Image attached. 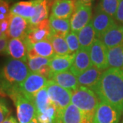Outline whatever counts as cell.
I'll return each mask as SVG.
<instances>
[{"label": "cell", "mask_w": 123, "mask_h": 123, "mask_svg": "<svg viewBox=\"0 0 123 123\" xmlns=\"http://www.w3.org/2000/svg\"><path fill=\"white\" fill-rule=\"evenodd\" d=\"M46 88L50 100L57 109V114L63 112L70 105L73 92L62 88L52 80H49Z\"/></svg>", "instance_id": "cell-5"}, {"label": "cell", "mask_w": 123, "mask_h": 123, "mask_svg": "<svg viewBox=\"0 0 123 123\" xmlns=\"http://www.w3.org/2000/svg\"><path fill=\"white\" fill-rule=\"evenodd\" d=\"M49 40L53 46L54 52L58 55H66L70 53L69 48L64 37L60 36H51Z\"/></svg>", "instance_id": "cell-28"}, {"label": "cell", "mask_w": 123, "mask_h": 123, "mask_svg": "<svg viewBox=\"0 0 123 123\" xmlns=\"http://www.w3.org/2000/svg\"><path fill=\"white\" fill-rule=\"evenodd\" d=\"M33 1H34V0H33ZM47 1H48L49 4V6L51 7V6H52V4L53 3V1H54V0H47Z\"/></svg>", "instance_id": "cell-40"}, {"label": "cell", "mask_w": 123, "mask_h": 123, "mask_svg": "<svg viewBox=\"0 0 123 123\" xmlns=\"http://www.w3.org/2000/svg\"><path fill=\"white\" fill-rule=\"evenodd\" d=\"M66 40L68 47L69 48L70 53H76L78 50L80 49V45H79V39H78V36L77 35L76 32L74 31H70L64 37Z\"/></svg>", "instance_id": "cell-32"}, {"label": "cell", "mask_w": 123, "mask_h": 123, "mask_svg": "<svg viewBox=\"0 0 123 123\" xmlns=\"http://www.w3.org/2000/svg\"><path fill=\"white\" fill-rule=\"evenodd\" d=\"M92 66L93 65L90 60L89 49H79V50L75 53L70 71L75 76H78Z\"/></svg>", "instance_id": "cell-14"}, {"label": "cell", "mask_w": 123, "mask_h": 123, "mask_svg": "<svg viewBox=\"0 0 123 123\" xmlns=\"http://www.w3.org/2000/svg\"><path fill=\"white\" fill-rule=\"evenodd\" d=\"M107 57L108 67L123 69V44L107 49Z\"/></svg>", "instance_id": "cell-26"}, {"label": "cell", "mask_w": 123, "mask_h": 123, "mask_svg": "<svg viewBox=\"0 0 123 123\" xmlns=\"http://www.w3.org/2000/svg\"><path fill=\"white\" fill-rule=\"evenodd\" d=\"M3 123H18L17 119L13 116H10L8 118L5 120Z\"/></svg>", "instance_id": "cell-38"}, {"label": "cell", "mask_w": 123, "mask_h": 123, "mask_svg": "<svg viewBox=\"0 0 123 123\" xmlns=\"http://www.w3.org/2000/svg\"><path fill=\"white\" fill-rule=\"evenodd\" d=\"M10 110L4 98H0V123H3L10 116Z\"/></svg>", "instance_id": "cell-33"}, {"label": "cell", "mask_w": 123, "mask_h": 123, "mask_svg": "<svg viewBox=\"0 0 123 123\" xmlns=\"http://www.w3.org/2000/svg\"><path fill=\"white\" fill-rule=\"evenodd\" d=\"M29 29L28 21L10 12V25L6 36L8 38H19L25 40L26 38Z\"/></svg>", "instance_id": "cell-9"}, {"label": "cell", "mask_w": 123, "mask_h": 123, "mask_svg": "<svg viewBox=\"0 0 123 123\" xmlns=\"http://www.w3.org/2000/svg\"><path fill=\"white\" fill-rule=\"evenodd\" d=\"M71 103L85 116L88 123H92L94 114L100 104V99L90 88L79 86L72 92Z\"/></svg>", "instance_id": "cell-3"}, {"label": "cell", "mask_w": 123, "mask_h": 123, "mask_svg": "<svg viewBox=\"0 0 123 123\" xmlns=\"http://www.w3.org/2000/svg\"><path fill=\"white\" fill-rule=\"evenodd\" d=\"M74 56L75 53L66 55H55V56L50 59L49 64L52 73L64 72L70 69L74 60Z\"/></svg>", "instance_id": "cell-21"}, {"label": "cell", "mask_w": 123, "mask_h": 123, "mask_svg": "<svg viewBox=\"0 0 123 123\" xmlns=\"http://www.w3.org/2000/svg\"><path fill=\"white\" fill-rule=\"evenodd\" d=\"M49 24L51 30V36H60L65 37L66 35L70 32V23L69 19H63L50 15Z\"/></svg>", "instance_id": "cell-24"}, {"label": "cell", "mask_w": 123, "mask_h": 123, "mask_svg": "<svg viewBox=\"0 0 123 123\" xmlns=\"http://www.w3.org/2000/svg\"><path fill=\"white\" fill-rule=\"evenodd\" d=\"M9 25H10V14H9L8 17L6 19L0 21V31L3 34H6L7 31L8 30Z\"/></svg>", "instance_id": "cell-36"}, {"label": "cell", "mask_w": 123, "mask_h": 123, "mask_svg": "<svg viewBox=\"0 0 123 123\" xmlns=\"http://www.w3.org/2000/svg\"><path fill=\"white\" fill-rule=\"evenodd\" d=\"M51 58H46V57H37L32 58V59H28L27 64L28 68L30 70V72L38 73L43 66H47L49 64Z\"/></svg>", "instance_id": "cell-31"}, {"label": "cell", "mask_w": 123, "mask_h": 123, "mask_svg": "<svg viewBox=\"0 0 123 123\" xmlns=\"http://www.w3.org/2000/svg\"><path fill=\"white\" fill-rule=\"evenodd\" d=\"M55 123H88L83 113L72 103L57 114Z\"/></svg>", "instance_id": "cell-17"}, {"label": "cell", "mask_w": 123, "mask_h": 123, "mask_svg": "<svg viewBox=\"0 0 123 123\" xmlns=\"http://www.w3.org/2000/svg\"><path fill=\"white\" fill-rule=\"evenodd\" d=\"M36 11L34 15L28 20L29 25L33 26L47 19L50 6L47 0H35Z\"/></svg>", "instance_id": "cell-25"}, {"label": "cell", "mask_w": 123, "mask_h": 123, "mask_svg": "<svg viewBox=\"0 0 123 123\" xmlns=\"http://www.w3.org/2000/svg\"><path fill=\"white\" fill-rule=\"evenodd\" d=\"M92 90L101 101L114 106L123 114V69L110 68L103 71Z\"/></svg>", "instance_id": "cell-1"}, {"label": "cell", "mask_w": 123, "mask_h": 123, "mask_svg": "<svg viewBox=\"0 0 123 123\" xmlns=\"http://www.w3.org/2000/svg\"><path fill=\"white\" fill-rule=\"evenodd\" d=\"M49 79L38 73H31L25 81L18 86V90L27 98L34 101L36 94L45 88Z\"/></svg>", "instance_id": "cell-6"}, {"label": "cell", "mask_w": 123, "mask_h": 123, "mask_svg": "<svg viewBox=\"0 0 123 123\" xmlns=\"http://www.w3.org/2000/svg\"><path fill=\"white\" fill-rule=\"evenodd\" d=\"M8 39L6 35L0 38V54H7Z\"/></svg>", "instance_id": "cell-35"}, {"label": "cell", "mask_w": 123, "mask_h": 123, "mask_svg": "<svg viewBox=\"0 0 123 123\" xmlns=\"http://www.w3.org/2000/svg\"><path fill=\"white\" fill-rule=\"evenodd\" d=\"M75 9V0H54L51 11L53 17L69 19Z\"/></svg>", "instance_id": "cell-16"}, {"label": "cell", "mask_w": 123, "mask_h": 123, "mask_svg": "<svg viewBox=\"0 0 123 123\" xmlns=\"http://www.w3.org/2000/svg\"><path fill=\"white\" fill-rule=\"evenodd\" d=\"M91 21L98 39H100L106 31L116 23L114 18L102 11L98 6Z\"/></svg>", "instance_id": "cell-11"}, {"label": "cell", "mask_w": 123, "mask_h": 123, "mask_svg": "<svg viewBox=\"0 0 123 123\" xmlns=\"http://www.w3.org/2000/svg\"><path fill=\"white\" fill-rule=\"evenodd\" d=\"M2 1H6V2H8V4H10V3H11V2H13V1H17V0H2Z\"/></svg>", "instance_id": "cell-42"}, {"label": "cell", "mask_w": 123, "mask_h": 123, "mask_svg": "<svg viewBox=\"0 0 123 123\" xmlns=\"http://www.w3.org/2000/svg\"><path fill=\"white\" fill-rule=\"evenodd\" d=\"M5 35H6V34H3L1 31H0V38H2V37H4Z\"/></svg>", "instance_id": "cell-43"}, {"label": "cell", "mask_w": 123, "mask_h": 123, "mask_svg": "<svg viewBox=\"0 0 123 123\" xmlns=\"http://www.w3.org/2000/svg\"><path fill=\"white\" fill-rule=\"evenodd\" d=\"M53 56H55L54 50L52 44L49 40L40 41L34 44L29 43L27 51L28 59L37 57L52 58Z\"/></svg>", "instance_id": "cell-18"}, {"label": "cell", "mask_w": 123, "mask_h": 123, "mask_svg": "<svg viewBox=\"0 0 123 123\" xmlns=\"http://www.w3.org/2000/svg\"><path fill=\"white\" fill-rule=\"evenodd\" d=\"M34 103L36 109V114H43L48 109L53 103L49 97L47 88H43L36 94Z\"/></svg>", "instance_id": "cell-27"}, {"label": "cell", "mask_w": 123, "mask_h": 123, "mask_svg": "<svg viewBox=\"0 0 123 123\" xmlns=\"http://www.w3.org/2000/svg\"><path fill=\"white\" fill-rule=\"evenodd\" d=\"M103 73V70L98 69L96 66H92L78 75L77 81L79 86L92 89L98 82Z\"/></svg>", "instance_id": "cell-20"}, {"label": "cell", "mask_w": 123, "mask_h": 123, "mask_svg": "<svg viewBox=\"0 0 123 123\" xmlns=\"http://www.w3.org/2000/svg\"><path fill=\"white\" fill-rule=\"evenodd\" d=\"M30 73L26 62L9 59L0 68V97H10Z\"/></svg>", "instance_id": "cell-2"}, {"label": "cell", "mask_w": 123, "mask_h": 123, "mask_svg": "<svg viewBox=\"0 0 123 123\" xmlns=\"http://www.w3.org/2000/svg\"><path fill=\"white\" fill-rule=\"evenodd\" d=\"M120 0H101L98 6L102 11L115 18L117 10L118 8Z\"/></svg>", "instance_id": "cell-30"}, {"label": "cell", "mask_w": 123, "mask_h": 123, "mask_svg": "<svg viewBox=\"0 0 123 123\" xmlns=\"http://www.w3.org/2000/svg\"><path fill=\"white\" fill-rule=\"evenodd\" d=\"M114 18L117 22L119 23V24L123 25V0H120L118 8Z\"/></svg>", "instance_id": "cell-34"}, {"label": "cell", "mask_w": 123, "mask_h": 123, "mask_svg": "<svg viewBox=\"0 0 123 123\" xmlns=\"http://www.w3.org/2000/svg\"><path fill=\"white\" fill-rule=\"evenodd\" d=\"M77 1L81 2L82 4H89L92 5V2L93 1V0H75Z\"/></svg>", "instance_id": "cell-39"}, {"label": "cell", "mask_w": 123, "mask_h": 123, "mask_svg": "<svg viewBox=\"0 0 123 123\" xmlns=\"http://www.w3.org/2000/svg\"><path fill=\"white\" fill-rule=\"evenodd\" d=\"M121 115V112L114 106L104 101H101L92 123H118Z\"/></svg>", "instance_id": "cell-8"}, {"label": "cell", "mask_w": 123, "mask_h": 123, "mask_svg": "<svg viewBox=\"0 0 123 123\" xmlns=\"http://www.w3.org/2000/svg\"><path fill=\"white\" fill-rule=\"evenodd\" d=\"M89 51L92 65L100 70L105 71L108 68L107 57V49L101 40L96 38Z\"/></svg>", "instance_id": "cell-10"}, {"label": "cell", "mask_w": 123, "mask_h": 123, "mask_svg": "<svg viewBox=\"0 0 123 123\" xmlns=\"http://www.w3.org/2000/svg\"><path fill=\"white\" fill-rule=\"evenodd\" d=\"M9 4L6 1L0 0V13L3 14H8L10 13Z\"/></svg>", "instance_id": "cell-37"}, {"label": "cell", "mask_w": 123, "mask_h": 123, "mask_svg": "<svg viewBox=\"0 0 123 123\" xmlns=\"http://www.w3.org/2000/svg\"><path fill=\"white\" fill-rule=\"evenodd\" d=\"M51 35L49 21L46 19L38 24L29 25L26 39L30 44H34L40 41L49 40Z\"/></svg>", "instance_id": "cell-12"}, {"label": "cell", "mask_w": 123, "mask_h": 123, "mask_svg": "<svg viewBox=\"0 0 123 123\" xmlns=\"http://www.w3.org/2000/svg\"><path fill=\"white\" fill-rule=\"evenodd\" d=\"M96 38V32L93 27L91 21L78 32V39L80 49H90Z\"/></svg>", "instance_id": "cell-23"}, {"label": "cell", "mask_w": 123, "mask_h": 123, "mask_svg": "<svg viewBox=\"0 0 123 123\" xmlns=\"http://www.w3.org/2000/svg\"><path fill=\"white\" fill-rule=\"evenodd\" d=\"M49 80H52L61 87L71 92H74L79 88L77 77L68 70L53 73Z\"/></svg>", "instance_id": "cell-19"}, {"label": "cell", "mask_w": 123, "mask_h": 123, "mask_svg": "<svg viewBox=\"0 0 123 123\" xmlns=\"http://www.w3.org/2000/svg\"><path fill=\"white\" fill-rule=\"evenodd\" d=\"M9 97L13 101L16 107L18 123H30L36 115L34 101L25 97L19 92L18 88Z\"/></svg>", "instance_id": "cell-4"}, {"label": "cell", "mask_w": 123, "mask_h": 123, "mask_svg": "<svg viewBox=\"0 0 123 123\" xmlns=\"http://www.w3.org/2000/svg\"><path fill=\"white\" fill-rule=\"evenodd\" d=\"M91 6L75 1V11L70 20L72 31L79 32L91 21L92 15Z\"/></svg>", "instance_id": "cell-7"}, {"label": "cell", "mask_w": 123, "mask_h": 123, "mask_svg": "<svg viewBox=\"0 0 123 123\" xmlns=\"http://www.w3.org/2000/svg\"><path fill=\"white\" fill-rule=\"evenodd\" d=\"M57 117V109L51 105L43 114H36V118L38 123H55Z\"/></svg>", "instance_id": "cell-29"}, {"label": "cell", "mask_w": 123, "mask_h": 123, "mask_svg": "<svg viewBox=\"0 0 123 123\" xmlns=\"http://www.w3.org/2000/svg\"><path fill=\"white\" fill-rule=\"evenodd\" d=\"M30 123H38V121H37V120H36V117H35L33 119V120L31 121Z\"/></svg>", "instance_id": "cell-41"}, {"label": "cell", "mask_w": 123, "mask_h": 123, "mask_svg": "<svg viewBox=\"0 0 123 123\" xmlns=\"http://www.w3.org/2000/svg\"><path fill=\"white\" fill-rule=\"evenodd\" d=\"M36 11L35 0L17 1L11 7L10 12L27 19V21L32 17Z\"/></svg>", "instance_id": "cell-22"}, {"label": "cell", "mask_w": 123, "mask_h": 123, "mask_svg": "<svg viewBox=\"0 0 123 123\" xmlns=\"http://www.w3.org/2000/svg\"><path fill=\"white\" fill-rule=\"evenodd\" d=\"M29 43L25 40L19 38L10 39L8 44L7 54L10 55L12 59L18 60L26 62H27V51Z\"/></svg>", "instance_id": "cell-13"}, {"label": "cell", "mask_w": 123, "mask_h": 123, "mask_svg": "<svg viewBox=\"0 0 123 123\" xmlns=\"http://www.w3.org/2000/svg\"><path fill=\"white\" fill-rule=\"evenodd\" d=\"M100 39L107 49L123 44V25L116 23L106 31Z\"/></svg>", "instance_id": "cell-15"}]
</instances>
